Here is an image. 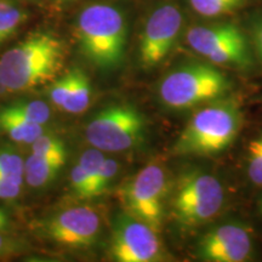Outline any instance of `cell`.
<instances>
[{"mask_svg":"<svg viewBox=\"0 0 262 262\" xmlns=\"http://www.w3.org/2000/svg\"><path fill=\"white\" fill-rule=\"evenodd\" d=\"M62 64V42L50 33H34L0 58V84L11 91L32 89L54 79Z\"/></svg>","mask_w":262,"mask_h":262,"instance_id":"6da1fadb","label":"cell"},{"mask_svg":"<svg viewBox=\"0 0 262 262\" xmlns=\"http://www.w3.org/2000/svg\"><path fill=\"white\" fill-rule=\"evenodd\" d=\"M242 114L232 100L206 103L191 117L173 145L179 156H214L224 152L237 137Z\"/></svg>","mask_w":262,"mask_h":262,"instance_id":"7a4b0ae2","label":"cell"},{"mask_svg":"<svg viewBox=\"0 0 262 262\" xmlns=\"http://www.w3.org/2000/svg\"><path fill=\"white\" fill-rule=\"evenodd\" d=\"M231 80L217 66L193 61L170 71L160 81L158 96L169 110L188 111L224 98Z\"/></svg>","mask_w":262,"mask_h":262,"instance_id":"3957f363","label":"cell"},{"mask_svg":"<svg viewBox=\"0 0 262 262\" xmlns=\"http://www.w3.org/2000/svg\"><path fill=\"white\" fill-rule=\"evenodd\" d=\"M78 39L81 51L94 64L114 68L124 57L127 25L123 12L107 4L85 8L78 18Z\"/></svg>","mask_w":262,"mask_h":262,"instance_id":"277c9868","label":"cell"},{"mask_svg":"<svg viewBox=\"0 0 262 262\" xmlns=\"http://www.w3.org/2000/svg\"><path fill=\"white\" fill-rule=\"evenodd\" d=\"M224 203L225 191L219 179L204 171H189L179 179L171 209L182 228H194L217 216Z\"/></svg>","mask_w":262,"mask_h":262,"instance_id":"5b68a950","label":"cell"},{"mask_svg":"<svg viewBox=\"0 0 262 262\" xmlns=\"http://www.w3.org/2000/svg\"><path fill=\"white\" fill-rule=\"evenodd\" d=\"M186 40L189 48L215 66L248 70L253 64L248 39L234 24L193 26Z\"/></svg>","mask_w":262,"mask_h":262,"instance_id":"8992f818","label":"cell"},{"mask_svg":"<svg viewBox=\"0 0 262 262\" xmlns=\"http://www.w3.org/2000/svg\"><path fill=\"white\" fill-rule=\"evenodd\" d=\"M145 134V120L136 108L114 104L97 113L88 124L85 135L95 148L123 152L135 147Z\"/></svg>","mask_w":262,"mask_h":262,"instance_id":"52a82bcc","label":"cell"},{"mask_svg":"<svg viewBox=\"0 0 262 262\" xmlns=\"http://www.w3.org/2000/svg\"><path fill=\"white\" fill-rule=\"evenodd\" d=\"M168 192L165 170L149 164L120 189V201L127 214L159 232L164 215V199Z\"/></svg>","mask_w":262,"mask_h":262,"instance_id":"ba28073f","label":"cell"},{"mask_svg":"<svg viewBox=\"0 0 262 262\" xmlns=\"http://www.w3.org/2000/svg\"><path fill=\"white\" fill-rule=\"evenodd\" d=\"M183 16L175 4H163L148 16L140 37V62L155 68L165 60L182 31Z\"/></svg>","mask_w":262,"mask_h":262,"instance_id":"9c48e42d","label":"cell"},{"mask_svg":"<svg viewBox=\"0 0 262 262\" xmlns=\"http://www.w3.org/2000/svg\"><path fill=\"white\" fill-rule=\"evenodd\" d=\"M111 254L119 262H155L164 256L158 232L130 214L120 215L114 225Z\"/></svg>","mask_w":262,"mask_h":262,"instance_id":"30bf717a","label":"cell"},{"mask_svg":"<svg viewBox=\"0 0 262 262\" xmlns=\"http://www.w3.org/2000/svg\"><path fill=\"white\" fill-rule=\"evenodd\" d=\"M195 253L206 262H245L253 256V238L243 225L222 224L199 238Z\"/></svg>","mask_w":262,"mask_h":262,"instance_id":"8fae6325","label":"cell"},{"mask_svg":"<svg viewBox=\"0 0 262 262\" xmlns=\"http://www.w3.org/2000/svg\"><path fill=\"white\" fill-rule=\"evenodd\" d=\"M47 232L52 241L64 247H91L101 232L100 216L89 206H75L50 219Z\"/></svg>","mask_w":262,"mask_h":262,"instance_id":"7c38bea8","label":"cell"},{"mask_svg":"<svg viewBox=\"0 0 262 262\" xmlns=\"http://www.w3.org/2000/svg\"><path fill=\"white\" fill-rule=\"evenodd\" d=\"M63 164L60 160L32 153L25 162L26 180L32 187H41L57 175Z\"/></svg>","mask_w":262,"mask_h":262,"instance_id":"4fadbf2b","label":"cell"},{"mask_svg":"<svg viewBox=\"0 0 262 262\" xmlns=\"http://www.w3.org/2000/svg\"><path fill=\"white\" fill-rule=\"evenodd\" d=\"M0 129L16 142L33 143L44 134L40 124H34L24 118L10 116L0 110Z\"/></svg>","mask_w":262,"mask_h":262,"instance_id":"5bb4252c","label":"cell"},{"mask_svg":"<svg viewBox=\"0 0 262 262\" xmlns=\"http://www.w3.org/2000/svg\"><path fill=\"white\" fill-rule=\"evenodd\" d=\"M91 100V85L89 78L80 70H74V78L72 89L67 100L63 104L66 112L78 114L84 112L90 104Z\"/></svg>","mask_w":262,"mask_h":262,"instance_id":"9a60e30c","label":"cell"},{"mask_svg":"<svg viewBox=\"0 0 262 262\" xmlns=\"http://www.w3.org/2000/svg\"><path fill=\"white\" fill-rule=\"evenodd\" d=\"M26 17L25 10L11 0H0V44L14 34Z\"/></svg>","mask_w":262,"mask_h":262,"instance_id":"2e32d148","label":"cell"},{"mask_svg":"<svg viewBox=\"0 0 262 262\" xmlns=\"http://www.w3.org/2000/svg\"><path fill=\"white\" fill-rule=\"evenodd\" d=\"M2 111L10 116L24 118L28 122L40 124V125L49 122L51 116L50 107L42 101H29V102L12 104V106L2 108Z\"/></svg>","mask_w":262,"mask_h":262,"instance_id":"e0dca14e","label":"cell"},{"mask_svg":"<svg viewBox=\"0 0 262 262\" xmlns=\"http://www.w3.org/2000/svg\"><path fill=\"white\" fill-rule=\"evenodd\" d=\"M245 0H189L196 14L204 17H217L241 8Z\"/></svg>","mask_w":262,"mask_h":262,"instance_id":"ac0fdd59","label":"cell"},{"mask_svg":"<svg viewBox=\"0 0 262 262\" xmlns=\"http://www.w3.org/2000/svg\"><path fill=\"white\" fill-rule=\"evenodd\" d=\"M32 153H35V155L47 157V158L50 159L60 160L62 163H64L66 160L64 145L57 137L42 134L40 137H38L32 143Z\"/></svg>","mask_w":262,"mask_h":262,"instance_id":"d6986e66","label":"cell"},{"mask_svg":"<svg viewBox=\"0 0 262 262\" xmlns=\"http://www.w3.org/2000/svg\"><path fill=\"white\" fill-rule=\"evenodd\" d=\"M247 170L250 181L262 186V135L251 140L248 147Z\"/></svg>","mask_w":262,"mask_h":262,"instance_id":"ffe728a7","label":"cell"},{"mask_svg":"<svg viewBox=\"0 0 262 262\" xmlns=\"http://www.w3.org/2000/svg\"><path fill=\"white\" fill-rule=\"evenodd\" d=\"M103 160H104L103 155L101 153V150L97 148L85 150L83 155H81L80 160H79L81 168L85 170L88 178L90 180L94 196H96V182H97L98 173H100Z\"/></svg>","mask_w":262,"mask_h":262,"instance_id":"44dd1931","label":"cell"},{"mask_svg":"<svg viewBox=\"0 0 262 262\" xmlns=\"http://www.w3.org/2000/svg\"><path fill=\"white\" fill-rule=\"evenodd\" d=\"M71 185L74 193L79 196V198H83V199L94 198L90 180L88 178L85 170L81 168L80 164H77V165H74L73 169H72Z\"/></svg>","mask_w":262,"mask_h":262,"instance_id":"7402d4cb","label":"cell"},{"mask_svg":"<svg viewBox=\"0 0 262 262\" xmlns=\"http://www.w3.org/2000/svg\"><path fill=\"white\" fill-rule=\"evenodd\" d=\"M119 171V164L112 158H104L96 182V196L101 195L110 188L111 183Z\"/></svg>","mask_w":262,"mask_h":262,"instance_id":"603a6c76","label":"cell"},{"mask_svg":"<svg viewBox=\"0 0 262 262\" xmlns=\"http://www.w3.org/2000/svg\"><path fill=\"white\" fill-rule=\"evenodd\" d=\"M74 78V70L68 72L64 77L61 79L56 80L50 89V97L51 101L58 107H63V104L67 100L70 91L72 89V84H73Z\"/></svg>","mask_w":262,"mask_h":262,"instance_id":"cb8c5ba5","label":"cell"},{"mask_svg":"<svg viewBox=\"0 0 262 262\" xmlns=\"http://www.w3.org/2000/svg\"><path fill=\"white\" fill-rule=\"evenodd\" d=\"M25 162L14 153H0V175L24 178Z\"/></svg>","mask_w":262,"mask_h":262,"instance_id":"d4e9b609","label":"cell"},{"mask_svg":"<svg viewBox=\"0 0 262 262\" xmlns=\"http://www.w3.org/2000/svg\"><path fill=\"white\" fill-rule=\"evenodd\" d=\"M21 176H2L0 175V198L12 199L16 198L21 193L22 186Z\"/></svg>","mask_w":262,"mask_h":262,"instance_id":"484cf974","label":"cell"},{"mask_svg":"<svg viewBox=\"0 0 262 262\" xmlns=\"http://www.w3.org/2000/svg\"><path fill=\"white\" fill-rule=\"evenodd\" d=\"M254 47L258 58L262 62V17L254 26Z\"/></svg>","mask_w":262,"mask_h":262,"instance_id":"4316f807","label":"cell"},{"mask_svg":"<svg viewBox=\"0 0 262 262\" xmlns=\"http://www.w3.org/2000/svg\"><path fill=\"white\" fill-rule=\"evenodd\" d=\"M9 250H10L9 243H8V242H6V239L3 237L2 234H0V256L8 253Z\"/></svg>","mask_w":262,"mask_h":262,"instance_id":"83f0119b","label":"cell"},{"mask_svg":"<svg viewBox=\"0 0 262 262\" xmlns=\"http://www.w3.org/2000/svg\"><path fill=\"white\" fill-rule=\"evenodd\" d=\"M8 226V217H6L5 212L0 210V231L4 229Z\"/></svg>","mask_w":262,"mask_h":262,"instance_id":"f1b7e54d","label":"cell"},{"mask_svg":"<svg viewBox=\"0 0 262 262\" xmlns=\"http://www.w3.org/2000/svg\"><path fill=\"white\" fill-rule=\"evenodd\" d=\"M261 210H262V203H261Z\"/></svg>","mask_w":262,"mask_h":262,"instance_id":"f546056e","label":"cell"}]
</instances>
